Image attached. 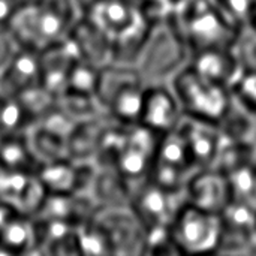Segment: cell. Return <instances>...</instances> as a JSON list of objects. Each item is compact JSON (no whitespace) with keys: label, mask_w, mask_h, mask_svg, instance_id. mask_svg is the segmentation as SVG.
<instances>
[{"label":"cell","mask_w":256,"mask_h":256,"mask_svg":"<svg viewBox=\"0 0 256 256\" xmlns=\"http://www.w3.org/2000/svg\"><path fill=\"white\" fill-rule=\"evenodd\" d=\"M184 112L171 84L147 86L142 99L140 123L162 136L182 124Z\"/></svg>","instance_id":"11"},{"label":"cell","mask_w":256,"mask_h":256,"mask_svg":"<svg viewBox=\"0 0 256 256\" xmlns=\"http://www.w3.org/2000/svg\"><path fill=\"white\" fill-rule=\"evenodd\" d=\"M142 255H180L171 237V230L162 228L146 231Z\"/></svg>","instance_id":"38"},{"label":"cell","mask_w":256,"mask_h":256,"mask_svg":"<svg viewBox=\"0 0 256 256\" xmlns=\"http://www.w3.org/2000/svg\"><path fill=\"white\" fill-rule=\"evenodd\" d=\"M222 234L216 254L255 255L256 210L238 201H231L220 213Z\"/></svg>","instance_id":"12"},{"label":"cell","mask_w":256,"mask_h":256,"mask_svg":"<svg viewBox=\"0 0 256 256\" xmlns=\"http://www.w3.org/2000/svg\"><path fill=\"white\" fill-rule=\"evenodd\" d=\"M216 3L234 26L242 30L248 28L256 0H216Z\"/></svg>","instance_id":"37"},{"label":"cell","mask_w":256,"mask_h":256,"mask_svg":"<svg viewBox=\"0 0 256 256\" xmlns=\"http://www.w3.org/2000/svg\"><path fill=\"white\" fill-rule=\"evenodd\" d=\"M222 234L219 213L207 212L189 202L171 225V237L180 255L216 254Z\"/></svg>","instance_id":"6"},{"label":"cell","mask_w":256,"mask_h":256,"mask_svg":"<svg viewBox=\"0 0 256 256\" xmlns=\"http://www.w3.org/2000/svg\"><path fill=\"white\" fill-rule=\"evenodd\" d=\"M218 126L228 141L254 142L256 140V120L246 114L236 102Z\"/></svg>","instance_id":"30"},{"label":"cell","mask_w":256,"mask_h":256,"mask_svg":"<svg viewBox=\"0 0 256 256\" xmlns=\"http://www.w3.org/2000/svg\"><path fill=\"white\" fill-rule=\"evenodd\" d=\"M28 128L30 120L21 100L0 90V136L22 132Z\"/></svg>","instance_id":"32"},{"label":"cell","mask_w":256,"mask_h":256,"mask_svg":"<svg viewBox=\"0 0 256 256\" xmlns=\"http://www.w3.org/2000/svg\"><path fill=\"white\" fill-rule=\"evenodd\" d=\"M57 108L75 123L93 118L104 112L94 94L66 90L57 96Z\"/></svg>","instance_id":"29"},{"label":"cell","mask_w":256,"mask_h":256,"mask_svg":"<svg viewBox=\"0 0 256 256\" xmlns=\"http://www.w3.org/2000/svg\"><path fill=\"white\" fill-rule=\"evenodd\" d=\"M16 46L18 45L15 44V40L9 34L8 28L0 30V70L8 63V60L10 58V56L14 54V51L16 50Z\"/></svg>","instance_id":"40"},{"label":"cell","mask_w":256,"mask_h":256,"mask_svg":"<svg viewBox=\"0 0 256 256\" xmlns=\"http://www.w3.org/2000/svg\"><path fill=\"white\" fill-rule=\"evenodd\" d=\"M76 60H78V54L69 38L42 50L40 51L42 86L56 96L66 92L69 74Z\"/></svg>","instance_id":"22"},{"label":"cell","mask_w":256,"mask_h":256,"mask_svg":"<svg viewBox=\"0 0 256 256\" xmlns=\"http://www.w3.org/2000/svg\"><path fill=\"white\" fill-rule=\"evenodd\" d=\"M146 87L134 64L110 63L99 72L96 99L116 123L135 124L140 123Z\"/></svg>","instance_id":"4"},{"label":"cell","mask_w":256,"mask_h":256,"mask_svg":"<svg viewBox=\"0 0 256 256\" xmlns=\"http://www.w3.org/2000/svg\"><path fill=\"white\" fill-rule=\"evenodd\" d=\"M42 86L40 51L16 46L8 63L0 70V90L18 98L24 92Z\"/></svg>","instance_id":"18"},{"label":"cell","mask_w":256,"mask_h":256,"mask_svg":"<svg viewBox=\"0 0 256 256\" xmlns=\"http://www.w3.org/2000/svg\"><path fill=\"white\" fill-rule=\"evenodd\" d=\"M248 28H250V30L256 32V3H255V8H254V12H252V18H250V21H249Z\"/></svg>","instance_id":"42"},{"label":"cell","mask_w":256,"mask_h":256,"mask_svg":"<svg viewBox=\"0 0 256 256\" xmlns=\"http://www.w3.org/2000/svg\"><path fill=\"white\" fill-rule=\"evenodd\" d=\"M78 18L74 0H22L8 32L18 46L42 51L66 39Z\"/></svg>","instance_id":"1"},{"label":"cell","mask_w":256,"mask_h":256,"mask_svg":"<svg viewBox=\"0 0 256 256\" xmlns=\"http://www.w3.org/2000/svg\"><path fill=\"white\" fill-rule=\"evenodd\" d=\"M68 38L74 44L80 60L87 62L98 69L112 63L111 40L86 18L80 16L75 21Z\"/></svg>","instance_id":"23"},{"label":"cell","mask_w":256,"mask_h":256,"mask_svg":"<svg viewBox=\"0 0 256 256\" xmlns=\"http://www.w3.org/2000/svg\"><path fill=\"white\" fill-rule=\"evenodd\" d=\"M94 172V164L78 162L66 158L44 164L38 171V176L46 194H88Z\"/></svg>","instance_id":"17"},{"label":"cell","mask_w":256,"mask_h":256,"mask_svg":"<svg viewBox=\"0 0 256 256\" xmlns=\"http://www.w3.org/2000/svg\"><path fill=\"white\" fill-rule=\"evenodd\" d=\"M186 198L195 207L220 214L232 201L228 176L216 166L196 170L186 184Z\"/></svg>","instance_id":"15"},{"label":"cell","mask_w":256,"mask_h":256,"mask_svg":"<svg viewBox=\"0 0 256 256\" xmlns=\"http://www.w3.org/2000/svg\"><path fill=\"white\" fill-rule=\"evenodd\" d=\"M0 164L10 170L38 174L42 164L32 148L27 130L0 136Z\"/></svg>","instance_id":"27"},{"label":"cell","mask_w":256,"mask_h":256,"mask_svg":"<svg viewBox=\"0 0 256 256\" xmlns=\"http://www.w3.org/2000/svg\"><path fill=\"white\" fill-rule=\"evenodd\" d=\"M80 16L90 21L112 42L146 15L135 0H92Z\"/></svg>","instance_id":"14"},{"label":"cell","mask_w":256,"mask_h":256,"mask_svg":"<svg viewBox=\"0 0 256 256\" xmlns=\"http://www.w3.org/2000/svg\"><path fill=\"white\" fill-rule=\"evenodd\" d=\"M255 255H256V222H255Z\"/></svg>","instance_id":"43"},{"label":"cell","mask_w":256,"mask_h":256,"mask_svg":"<svg viewBox=\"0 0 256 256\" xmlns=\"http://www.w3.org/2000/svg\"><path fill=\"white\" fill-rule=\"evenodd\" d=\"M27 135L32 148L38 160L44 164L56 162L69 158L68 154V138L56 134L42 124H33L27 129Z\"/></svg>","instance_id":"28"},{"label":"cell","mask_w":256,"mask_h":256,"mask_svg":"<svg viewBox=\"0 0 256 256\" xmlns=\"http://www.w3.org/2000/svg\"><path fill=\"white\" fill-rule=\"evenodd\" d=\"M234 50L244 69L256 70V32L244 28L240 33Z\"/></svg>","instance_id":"39"},{"label":"cell","mask_w":256,"mask_h":256,"mask_svg":"<svg viewBox=\"0 0 256 256\" xmlns=\"http://www.w3.org/2000/svg\"><path fill=\"white\" fill-rule=\"evenodd\" d=\"M21 100L27 117L30 120V126L40 122L46 114H50L57 105V96L46 90L44 86H38L30 88L18 96Z\"/></svg>","instance_id":"34"},{"label":"cell","mask_w":256,"mask_h":256,"mask_svg":"<svg viewBox=\"0 0 256 256\" xmlns=\"http://www.w3.org/2000/svg\"><path fill=\"white\" fill-rule=\"evenodd\" d=\"M234 102L254 120H256V70L244 69L231 86Z\"/></svg>","instance_id":"35"},{"label":"cell","mask_w":256,"mask_h":256,"mask_svg":"<svg viewBox=\"0 0 256 256\" xmlns=\"http://www.w3.org/2000/svg\"><path fill=\"white\" fill-rule=\"evenodd\" d=\"M135 184L122 176L116 168H98L93 176L88 194L98 207L130 206Z\"/></svg>","instance_id":"25"},{"label":"cell","mask_w":256,"mask_h":256,"mask_svg":"<svg viewBox=\"0 0 256 256\" xmlns=\"http://www.w3.org/2000/svg\"><path fill=\"white\" fill-rule=\"evenodd\" d=\"M99 72L96 66L76 60L75 64L72 66V70L69 74L68 80V88L70 92H80V93H87V94H94L96 96V87L99 81Z\"/></svg>","instance_id":"36"},{"label":"cell","mask_w":256,"mask_h":256,"mask_svg":"<svg viewBox=\"0 0 256 256\" xmlns=\"http://www.w3.org/2000/svg\"><path fill=\"white\" fill-rule=\"evenodd\" d=\"M76 237H78V248L80 255L86 256H108L112 255L110 242L106 238V234L100 228V225L92 218L88 222L82 224L76 228Z\"/></svg>","instance_id":"33"},{"label":"cell","mask_w":256,"mask_h":256,"mask_svg":"<svg viewBox=\"0 0 256 256\" xmlns=\"http://www.w3.org/2000/svg\"><path fill=\"white\" fill-rule=\"evenodd\" d=\"M186 117L219 124L234 104L231 90L194 70L189 64L171 82Z\"/></svg>","instance_id":"5"},{"label":"cell","mask_w":256,"mask_h":256,"mask_svg":"<svg viewBox=\"0 0 256 256\" xmlns=\"http://www.w3.org/2000/svg\"><path fill=\"white\" fill-rule=\"evenodd\" d=\"M98 206L87 192L81 194H46L34 216L57 220L70 226H81L96 213Z\"/></svg>","instance_id":"20"},{"label":"cell","mask_w":256,"mask_h":256,"mask_svg":"<svg viewBox=\"0 0 256 256\" xmlns=\"http://www.w3.org/2000/svg\"><path fill=\"white\" fill-rule=\"evenodd\" d=\"M34 219L0 202V255H33Z\"/></svg>","instance_id":"19"},{"label":"cell","mask_w":256,"mask_h":256,"mask_svg":"<svg viewBox=\"0 0 256 256\" xmlns=\"http://www.w3.org/2000/svg\"><path fill=\"white\" fill-rule=\"evenodd\" d=\"M190 48L172 18L152 22L135 68L146 86L171 84L189 64Z\"/></svg>","instance_id":"2"},{"label":"cell","mask_w":256,"mask_h":256,"mask_svg":"<svg viewBox=\"0 0 256 256\" xmlns=\"http://www.w3.org/2000/svg\"><path fill=\"white\" fill-rule=\"evenodd\" d=\"M172 21L190 52L206 48H234L243 32L225 16L216 0H183Z\"/></svg>","instance_id":"3"},{"label":"cell","mask_w":256,"mask_h":256,"mask_svg":"<svg viewBox=\"0 0 256 256\" xmlns=\"http://www.w3.org/2000/svg\"><path fill=\"white\" fill-rule=\"evenodd\" d=\"M195 171L196 166L180 129L159 136L148 180L166 189L186 190Z\"/></svg>","instance_id":"8"},{"label":"cell","mask_w":256,"mask_h":256,"mask_svg":"<svg viewBox=\"0 0 256 256\" xmlns=\"http://www.w3.org/2000/svg\"><path fill=\"white\" fill-rule=\"evenodd\" d=\"M158 142L159 135L141 123L124 124L114 168L134 184L147 180L154 160Z\"/></svg>","instance_id":"9"},{"label":"cell","mask_w":256,"mask_h":256,"mask_svg":"<svg viewBox=\"0 0 256 256\" xmlns=\"http://www.w3.org/2000/svg\"><path fill=\"white\" fill-rule=\"evenodd\" d=\"M46 190L34 172H24L10 170L0 164V202L10 206L21 213L34 216L44 200Z\"/></svg>","instance_id":"13"},{"label":"cell","mask_w":256,"mask_h":256,"mask_svg":"<svg viewBox=\"0 0 256 256\" xmlns=\"http://www.w3.org/2000/svg\"><path fill=\"white\" fill-rule=\"evenodd\" d=\"M189 66L200 75L231 88L243 66L234 48H206L190 52Z\"/></svg>","instance_id":"21"},{"label":"cell","mask_w":256,"mask_h":256,"mask_svg":"<svg viewBox=\"0 0 256 256\" xmlns=\"http://www.w3.org/2000/svg\"><path fill=\"white\" fill-rule=\"evenodd\" d=\"M34 219V252L33 255H80L76 228L33 216Z\"/></svg>","instance_id":"24"},{"label":"cell","mask_w":256,"mask_h":256,"mask_svg":"<svg viewBox=\"0 0 256 256\" xmlns=\"http://www.w3.org/2000/svg\"><path fill=\"white\" fill-rule=\"evenodd\" d=\"M186 202V190L166 189L147 178L135 184L130 208L135 212L146 231L171 230L172 222Z\"/></svg>","instance_id":"7"},{"label":"cell","mask_w":256,"mask_h":256,"mask_svg":"<svg viewBox=\"0 0 256 256\" xmlns=\"http://www.w3.org/2000/svg\"><path fill=\"white\" fill-rule=\"evenodd\" d=\"M22 0H0V28H8Z\"/></svg>","instance_id":"41"},{"label":"cell","mask_w":256,"mask_h":256,"mask_svg":"<svg viewBox=\"0 0 256 256\" xmlns=\"http://www.w3.org/2000/svg\"><path fill=\"white\" fill-rule=\"evenodd\" d=\"M111 122L108 114L102 112L93 118L76 123L68 136L69 159L93 164L102 134Z\"/></svg>","instance_id":"26"},{"label":"cell","mask_w":256,"mask_h":256,"mask_svg":"<svg viewBox=\"0 0 256 256\" xmlns=\"http://www.w3.org/2000/svg\"><path fill=\"white\" fill-rule=\"evenodd\" d=\"M93 219L106 234L112 255H142L146 228L130 206L98 207Z\"/></svg>","instance_id":"10"},{"label":"cell","mask_w":256,"mask_h":256,"mask_svg":"<svg viewBox=\"0 0 256 256\" xmlns=\"http://www.w3.org/2000/svg\"><path fill=\"white\" fill-rule=\"evenodd\" d=\"M231 195L234 201L249 206L256 210V166L249 162L242 165L228 174Z\"/></svg>","instance_id":"31"},{"label":"cell","mask_w":256,"mask_h":256,"mask_svg":"<svg viewBox=\"0 0 256 256\" xmlns=\"http://www.w3.org/2000/svg\"><path fill=\"white\" fill-rule=\"evenodd\" d=\"M178 129L189 147L196 170L216 166L228 141L220 128L210 122L184 117Z\"/></svg>","instance_id":"16"}]
</instances>
